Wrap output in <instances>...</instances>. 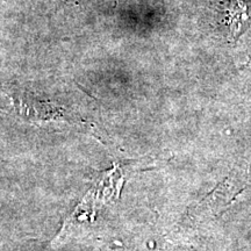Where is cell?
Instances as JSON below:
<instances>
[{
	"label": "cell",
	"instance_id": "1",
	"mask_svg": "<svg viewBox=\"0 0 251 251\" xmlns=\"http://www.w3.org/2000/svg\"><path fill=\"white\" fill-rule=\"evenodd\" d=\"M125 180V169H122L121 166H114L111 171L106 172L101 179L97 181V184L86 193L72 215L65 221L58 236L52 242L54 247L61 246L63 241L71 234L72 229L78 227L84 221L92 219L101 207L112 199L118 198Z\"/></svg>",
	"mask_w": 251,
	"mask_h": 251
},
{
	"label": "cell",
	"instance_id": "2",
	"mask_svg": "<svg viewBox=\"0 0 251 251\" xmlns=\"http://www.w3.org/2000/svg\"><path fill=\"white\" fill-rule=\"evenodd\" d=\"M221 15L229 36L236 41L251 28V0H225L222 2Z\"/></svg>",
	"mask_w": 251,
	"mask_h": 251
}]
</instances>
